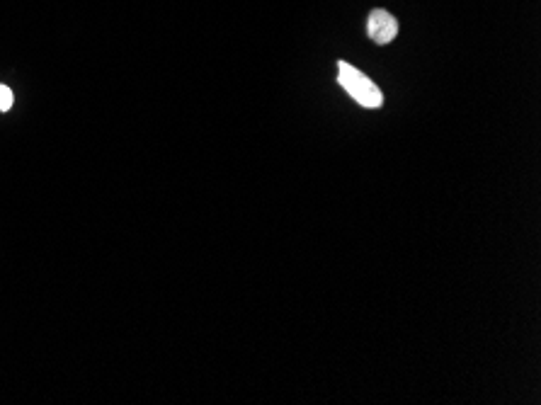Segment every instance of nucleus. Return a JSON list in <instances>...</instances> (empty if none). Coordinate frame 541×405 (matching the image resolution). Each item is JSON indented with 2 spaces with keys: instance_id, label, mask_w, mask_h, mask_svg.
<instances>
[{
  "instance_id": "nucleus-1",
  "label": "nucleus",
  "mask_w": 541,
  "mask_h": 405,
  "mask_svg": "<svg viewBox=\"0 0 541 405\" xmlns=\"http://www.w3.org/2000/svg\"><path fill=\"white\" fill-rule=\"evenodd\" d=\"M338 81L345 88V93L350 95L357 105L367 107V110H377V107H381V102H384V95H381L377 85L369 81L362 71H357L355 66L345 64V61L338 64Z\"/></svg>"
},
{
  "instance_id": "nucleus-2",
  "label": "nucleus",
  "mask_w": 541,
  "mask_h": 405,
  "mask_svg": "<svg viewBox=\"0 0 541 405\" xmlns=\"http://www.w3.org/2000/svg\"><path fill=\"white\" fill-rule=\"evenodd\" d=\"M367 32H369V39L377 44L394 42L398 34L396 17L391 13H386V10H372L367 20Z\"/></svg>"
},
{
  "instance_id": "nucleus-3",
  "label": "nucleus",
  "mask_w": 541,
  "mask_h": 405,
  "mask_svg": "<svg viewBox=\"0 0 541 405\" xmlns=\"http://www.w3.org/2000/svg\"><path fill=\"white\" fill-rule=\"evenodd\" d=\"M10 107H13V90L5 88V85H0V110L8 112Z\"/></svg>"
}]
</instances>
